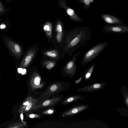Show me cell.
Returning <instances> with one entry per match:
<instances>
[{"instance_id":"f1b7e54d","label":"cell","mask_w":128,"mask_h":128,"mask_svg":"<svg viewBox=\"0 0 128 128\" xmlns=\"http://www.w3.org/2000/svg\"><path fill=\"white\" fill-rule=\"evenodd\" d=\"M20 117L21 119L23 120V116L22 114H20Z\"/></svg>"},{"instance_id":"d6986e66","label":"cell","mask_w":128,"mask_h":128,"mask_svg":"<svg viewBox=\"0 0 128 128\" xmlns=\"http://www.w3.org/2000/svg\"><path fill=\"white\" fill-rule=\"evenodd\" d=\"M12 47H10L11 49L12 48V50L14 52H15L17 53H20L21 51V49L20 46L17 44L15 43H12Z\"/></svg>"},{"instance_id":"ac0fdd59","label":"cell","mask_w":128,"mask_h":128,"mask_svg":"<svg viewBox=\"0 0 128 128\" xmlns=\"http://www.w3.org/2000/svg\"><path fill=\"white\" fill-rule=\"evenodd\" d=\"M45 54L48 56L53 58L56 57L58 56L57 51L56 50L47 51L45 53Z\"/></svg>"},{"instance_id":"3957f363","label":"cell","mask_w":128,"mask_h":128,"mask_svg":"<svg viewBox=\"0 0 128 128\" xmlns=\"http://www.w3.org/2000/svg\"><path fill=\"white\" fill-rule=\"evenodd\" d=\"M104 82H95L78 88V92H92L102 90L106 85Z\"/></svg>"},{"instance_id":"5b68a950","label":"cell","mask_w":128,"mask_h":128,"mask_svg":"<svg viewBox=\"0 0 128 128\" xmlns=\"http://www.w3.org/2000/svg\"><path fill=\"white\" fill-rule=\"evenodd\" d=\"M41 77L36 72H34L32 74L30 82V88L32 91L38 88H42L44 85V83L40 84Z\"/></svg>"},{"instance_id":"83f0119b","label":"cell","mask_w":128,"mask_h":128,"mask_svg":"<svg viewBox=\"0 0 128 128\" xmlns=\"http://www.w3.org/2000/svg\"><path fill=\"white\" fill-rule=\"evenodd\" d=\"M26 70L25 69H23L21 73L22 74H24L26 72Z\"/></svg>"},{"instance_id":"8992f818","label":"cell","mask_w":128,"mask_h":128,"mask_svg":"<svg viewBox=\"0 0 128 128\" xmlns=\"http://www.w3.org/2000/svg\"><path fill=\"white\" fill-rule=\"evenodd\" d=\"M101 18L105 22L111 24H124V22L119 18L115 16L104 13L102 14Z\"/></svg>"},{"instance_id":"277c9868","label":"cell","mask_w":128,"mask_h":128,"mask_svg":"<svg viewBox=\"0 0 128 128\" xmlns=\"http://www.w3.org/2000/svg\"><path fill=\"white\" fill-rule=\"evenodd\" d=\"M80 52V51H78L74 56L72 59L67 64L65 68L66 72V74L72 76L75 75L76 70V62L78 56Z\"/></svg>"},{"instance_id":"e0dca14e","label":"cell","mask_w":128,"mask_h":128,"mask_svg":"<svg viewBox=\"0 0 128 128\" xmlns=\"http://www.w3.org/2000/svg\"><path fill=\"white\" fill-rule=\"evenodd\" d=\"M79 2L82 4L84 8L86 10H88L91 6V3L94 2L93 0H77Z\"/></svg>"},{"instance_id":"f546056e","label":"cell","mask_w":128,"mask_h":128,"mask_svg":"<svg viewBox=\"0 0 128 128\" xmlns=\"http://www.w3.org/2000/svg\"></svg>"},{"instance_id":"603a6c76","label":"cell","mask_w":128,"mask_h":128,"mask_svg":"<svg viewBox=\"0 0 128 128\" xmlns=\"http://www.w3.org/2000/svg\"><path fill=\"white\" fill-rule=\"evenodd\" d=\"M62 33H57L56 36V38L57 41L58 42H60L62 40Z\"/></svg>"},{"instance_id":"5bb4252c","label":"cell","mask_w":128,"mask_h":128,"mask_svg":"<svg viewBox=\"0 0 128 128\" xmlns=\"http://www.w3.org/2000/svg\"><path fill=\"white\" fill-rule=\"evenodd\" d=\"M121 92L124 98V102L127 109L128 108V92L126 86H122L120 88Z\"/></svg>"},{"instance_id":"4316f807","label":"cell","mask_w":128,"mask_h":128,"mask_svg":"<svg viewBox=\"0 0 128 128\" xmlns=\"http://www.w3.org/2000/svg\"><path fill=\"white\" fill-rule=\"evenodd\" d=\"M6 26L4 24H2L0 26V28L1 29L4 28L6 27Z\"/></svg>"},{"instance_id":"4fadbf2b","label":"cell","mask_w":128,"mask_h":128,"mask_svg":"<svg viewBox=\"0 0 128 128\" xmlns=\"http://www.w3.org/2000/svg\"><path fill=\"white\" fill-rule=\"evenodd\" d=\"M85 100L84 96L80 95H77L71 96L66 98L62 102V104H66L73 102L77 100Z\"/></svg>"},{"instance_id":"d4e9b609","label":"cell","mask_w":128,"mask_h":128,"mask_svg":"<svg viewBox=\"0 0 128 128\" xmlns=\"http://www.w3.org/2000/svg\"><path fill=\"white\" fill-rule=\"evenodd\" d=\"M82 79V76L78 80L75 81V84H77L80 82Z\"/></svg>"},{"instance_id":"6da1fadb","label":"cell","mask_w":128,"mask_h":128,"mask_svg":"<svg viewBox=\"0 0 128 128\" xmlns=\"http://www.w3.org/2000/svg\"><path fill=\"white\" fill-rule=\"evenodd\" d=\"M108 42H100L90 48L84 54L81 62L83 67L98 57L108 46Z\"/></svg>"},{"instance_id":"484cf974","label":"cell","mask_w":128,"mask_h":128,"mask_svg":"<svg viewBox=\"0 0 128 128\" xmlns=\"http://www.w3.org/2000/svg\"><path fill=\"white\" fill-rule=\"evenodd\" d=\"M23 69L21 68H19L18 69V72L19 73H21Z\"/></svg>"},{"instance_id":"ba28073f","label":"cell","mask_w":128,"mask_h":128,"mask_svg":"<svg viewBox=\"0 0 128 128\" xmlns=\"http://www.w3.org/2000/svg\"><path fill=\"white\" fill-rule=\"evenodd\" d=\"M63 88V85L60 83L53 84L50 86L41 95L42 97H48Z\"/></svg>"},{"instance_id":"cb8c5ba5","label":"cell","mask_w":128,"mask_h":128,"mask_svg":"<svg viewBox=\"0 0 128 128\" xmlns=\"http://www.w3.org/2000/svg\"><path fill=\"white\" fill-rule=\"evenodd\" d=\"M28 116L30 118H38L40 117V116L36 114H30Z\"/></svg>"},{"instance_id":"ffe728a7","label":"cell","mask_w":128,"mask_h":128,"mask_svg":"<svg viewBox=\"0 0 128 128\" xmlns=\"http://www.w3.org/2000/svg\"><path fill=\"white\" fill-rule=\"evenodd\" d=\"M55 63L52 62H48L46 63V66L48 69H50L55 66Z\"/></svg>"},{"instance_id":"9a60e30c","label":"cell","mask_w":128,"mask_h":128,"mask_svg":"<svg viewBox=\"0 0 128 128\" xmlns=\"http://www.w3.org/2000/svg\"><path fill=\"white\" fill-rule=\"evenodd\" d=\"M37 101L36 99L33 98L32 100L26 107L25 110L26 111L33 110L36 105L37 104Z\"/></svg>"},{"instance_id":"9c48e42d","label":"cell","mask_w":128,"mask_h":128,"mask_svg":"<svg viewBox=\"0 0 128 128\" xmlns=\"http://www.w3.org/2000/svg\"><path fill=\"white\" fill-rule=\"evenodd\" d=\"M61 99L60 97H56L52 98L47 100L40 104L36 105L33 111H35L40 108L53 106L58 102Z\"/></svg>"},{"instance_id":"30bf717a","label":"cell","mask_w":128,"mask_h":128,"mask_svg":"<svg viewBox=\"0 0 128 128\" xmlns=\"http://www.w3.org/2000/svg\"><path fill=\"white\" fill-rule=\"evenodd\" d=\"M62 4V3H61ZM63 5V7L66 10L68 14L73 21L78 22H82L83 20L78 16L75 12L74 11L72 8L66 6L65 4Z\"/></svg>"},{"instance_id":"44dd1931","label":"cell","mask_w":128,"mask_h":128,"mask_svg":"<svg viewBox=\"0 0 128 128\" xmlns=\"http://www.w3.org/2000/svg\"><path fill=\"white\" fill-rule=\"evenodd\" d=\"M56 30L58 33H62V27L60 22H58L56 26Z\"/></svg>"},{"instance_id":"7a4b0ae2","label":"cell","mask_w":128,"mask_h":128,"mask_svg":"<svg viewBox=\"0 0 128 128\" xmlns=\"http://www.w3.org/2000/svg\"><path fill=\"white\" fill-rule=\"evenodd\" d=\"M103 32L109 33L122 34L128 32V26L126 25L106 24L102 29Z\"/></svg>"},{"instance_id":"7c38bea8","label":"cell","mask_w":128,"mask_h":128,"mask_svg":"<svg viewBox=\"0 0 128 128\" xmlns=\"http://www.w3.org/2000/svg\"><path fill=\"white\" fill-rule=\"evenodd\" d=\"M96 64L93 63L84 70L82 76V79L85 81H88L90 78L95 68Z\"/></svg>"},{"instance_id":"8fae6325","label":"cell","mask_w":128,"mask_h":128,"mask_svg":"<svg viewBox=\"0 0 128 128\" xmlns=\"http://www.w3.org/2000/svg\"><path fill=\"white\" fill-rule=\"evenodd\" d=\"M35 52L34 50H32L28 51L24 58L21 64V66L25 67L28 65L33 58Z\"/></svg>"},{"instance_id":"52a82bcc","label":"cell","mask_w":128,"mask_h":128,"mask_svg":"<svg viewBox=\"0 0 128 128\" xmlns=\"http://www.w3.org/2000/svg\"><path fill=\"white\" fill-rule=\"evenodd\" d=\"M90 107L89 106L84 104H78L66 111L64 114V116H69L78 114Z\"/></svg>"},{"instance_id":"2e32d148","label":"cell","mask_w":128,"mask_h":128,"mask_svg":"<svg viewBox=\"0 0 128 128\" xmlns=\"http://www.w3.org/2000/svg\"><path fill=\"white\" fill-rule=\"evenodd\" d=\"M44 29L46 35L50 37H51L52 25L50 23H47L44 26Z\"/></svg>"},{"instance_id":"7402d4cb","label":"cell","mask_w":128,"mask_h":128,"mask_svg":"<svg viewBox=\"0 0 128 128\" xmlns=\"http://www.w3.org/2000/svg\"><path fill=\"white\" fill-rule=\"evenodd\" d=\"M54 111V110L52 109H48L43 112L42 114H52L53 113Z\"/></svg>"}]
</instances>
